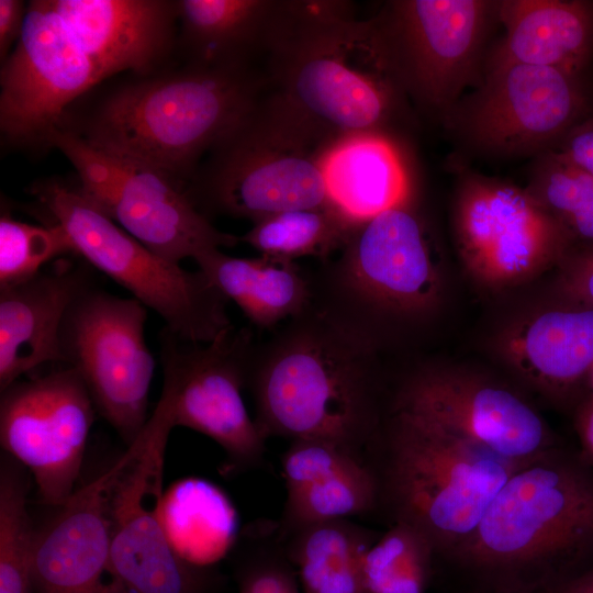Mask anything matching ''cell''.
<instances>
[{
    "label": "cell",
    "mask_w": 593,
    "mask_h": 593,
    "mask_svg": "<svg viewBox=\"0 0 593 593\" xmlns=\"http://www.w3.org/2000/svg\"><path fill=\"white\" fill-rule=\"evenodd\" d=\"M532 593H593V563L549 582Z\"/></svg>",
    "instance_id": "f35d334b"
},
{
    "label": "cell",
    "mask_w": 593,
    "mask_h": 593,
    "mask_svg": "<svg viewBox=\"0 0 593 593\" xmlns=\"http://www.w3.org/2000/svg\"><path fill=\"white\" fill-rule=\"evenodd\" d=\"M27 4L21 0H0V59L9 56L18 43L26 15Z\"/></svg>",
    "instance_id": "74e56055"
},
{
    "label": "cell",
    "mask_w": 593,
    "mask_h": 593,
    "mask_svg": "<svg viewBox=\"0 0 593 593\" xmlns=\"http://www.w3.org/2000/svg\"><path fill=\"white\" fill-rule=\"evenodd\" d=\"M358 223L333 204L298 209L254 223L239 242L260 256L288 261L316 257L325 262L344 247Z\"/></svg>",
    "instance_id": "f546056e"
},
{
    "label": "cell",
    "mask_w": 593,
    "mask_h": 593,
    "mask_svg": "<svg viewBox=\"0 0 593 593\" xmlns=\"http://www.w3.org/2000/svg\"><path fill=\"white\" fill-rule=\"evenodd\" d=\"M102 81L49 1H30L21 36L1 63L3 143L32 154L46 153L67 110Z\"/></svg>",
    "instance_id": "5bb4252c"
},
{
    "label": "cell",
    "mask_w": 593,
    "mask_h": 593,
    "mask_svg": "<svg viewBox=\"0 0 593 593\" xmlns=\"http://www.w3.org/2000/svg\"><path fill=\"white\" fill-rule=\"evenodd\" d=\"M311 279L312 305L376 353L392 324L432 316L443 300L437 251L412 198L359 222Z\"/></svg>",
    "instance_id": "8992f818"
},
{
    "label": "cell",
    "mask_w": 593,
    "mask_h": 593,
    "mask_svg": "<svg viewBox=\"0 0 593 593\" xmlns=\"http://www.w3.org/2000/svg\"><path fill=\"white\" fill-rule=\"evenodd\" d=\"M30 193L42 208L44 222L65 231L74 255L157 313L177 337L208 344L234 327L227 314L228 300L201 270H187L148 249L85 197L77 184L40 180Z\"/></svg>",
    "instance_id": "52a82bcc"
},
{
    "label": "cell",
    "mask_w": 593,
    "mask_h": 593,
    "mask_svg": "<svg viewBox=\"0 0 593 593\" xmlns=\"http://www.w3.org/2000/svg\"><path fill=\"white\" fill-rule=\"evenodd\" d=\"M376 357L311 305L254 346L246 388L259 430L266 439L332 441L362 458L387 398Z\"/></svg>",
    "instance_id": "3957f363"
},
{
    "label": "cell",
    "mask_w": 593,
    "mask_h": 593,
    "mask_svg": "<svg viewBox=\"0 0 593 593\" xmlns=\"http://www.w3.org/2000/svg\"><path fill=\"white\" fill-rule=\"evenodd\" d=\"M231 555L239 593H300L276 521L244 526Z\"/></svg>",
    "instance_id": "836d02e7"
},
{
    "label": "cell",
    "mask_w": 593,
    "mask_h": 593,
    "mask_svg": "<svg viewBox=\"0 0 593 593\" xmlns=\"http://www.w3.org/2000/svg\"><path fill=\"white\" fill-rule=\"evenodd\" d=\"M586 111L580 75L492 55L478 88L445 119L477 148L519 156L552 149Z\"/></svg>",
    "instance_id": "4fadbf2b"
},
{
    "label": "cell",
    "mask_w": 593,
    "mask_h": 593,
    "mask_svg": "<svg viewBox=\"0 0 593 593\" xmlns=\"http://www.w3.org/2000/svg\"><path fill=\"white\" fill-rule=\"evenodd\" d=\"M575 429L584 460L593 467V396L584 401L577 411Z\"/></svg>",
    "instance_id": "ab89813d"
},
{
    "label": "cell",
    "mask_w": 593,
    "mask_h": 593,
    "mask_svg": "<svg viewBox=\"0 0 593 593\" xmlns=\"http://www.w3.org/2000/svg\"><path fill=\"white\" fill-rule=\"evenodd\" d=\"M504 36L492 55L581 75L593 55V3L582 0H502Z\"/></svg>",
    "instance_id": "cb8c5ba5"
},
{
    "label": "cell",
    "mask_w": 593,
    "mask_h": 593,
    "mask_svg": "<svg viewBox=\"0 0 593 593\" xmlns=\"http://www.w3.org/2000/svg\"><path fill=\"white\" fill-rule=\"evenodd\" d=\"M389 395L514 462H528L557 447L551 429L528 401L479 374L424 366L400 379Z\"/></svg>",
    "instance_id": "ac0fdd59"
},
{
    "label": "cell",
    "mask_w": 593,
    "mask_h": 593,
    "mask_svg": "<svg viewBox=\"0 0 593 593\" xmlns=\"http://www.w3.org/2000/svg\"><path fill=\"white\" fill-rule=\"evenodd\" d=\"M497 1L393 0L372 16L406 98L446 118L478 72Z\"/></svg>",
    "instance_id": "7c38bea8"
},
{
    "label": "cell",
    "mask_w": 593,
    "mask_h": 593,
    "mask_svg": "<svg viewBox=\"0 0 593 593\" xmlns=\"http://www.w3.org/2000/svg\"><path fill=\"white\" fill-rule=\"evenodd\" d=\"M51 147L71 163L82 194L158 256L180 264L239 242L217 230L168 175L97 150L59 128L52 134Z\"/></svg>",
    "instance_id": "30bf717a"
},
{
    "label": "cell",
    "mask_w": 593,
    "mask_h": 593,
    "mask_svg": "<svg viewBox=\"0 0 593 593\" xmlns=\"http://www.w3.org/2000/svg\"><path fill=\"white\" fill-rule=\"evenodd\" d=\"M377 488L374 515L407 523L450 558L522 465L504 459L387 394L362 451ZM526 463V462H525Z\"/></svg>",
    "instance_id": "277c9868"
},
{
    "label": "cell",
    "mask_w": 593,
    "mask_h": 593,
    "mask_svg": "<svg viewBox=\"0 0 593 593\" xmlns=\"http://www.w3.org/2000/svg\"><path fill=\"white\" fill-rule=\"evenodd\" d=\"M265 57V104L324 147L391 135L406 99L372 18L338 0H279Z\"/></svg>",
    "instance_id": "6da1fadb"
},
{
    "label": "cell",
    "mask_w": 593,
    "mask_h": 593,
    "mask_svg": "<svg viewBox=\"0 0 593 593\" xmlns=\"http://www.w3.org/2000/svg\"><path fill=\"white\" fill-rule=\"evenodd\" d=\"M159 345L163 380L174 391L175 427L214 440L225 455L223 475L259 468L266 438L242 396L255 346L251 333L232 327L211 343L193 344L164 327Z\"/></svg>",
    "instance_id": "9a60e30c"
},
{
    "label": "cell",
    "mask_w": 593,
    "mask_h": 593,
    "mask_svg": "<svg viewBox=\"0 0 593 593\" xmlns=\"http://www.w3.org/2000/svg\"><path fill=\"white\" fill-rule=\"evenodd\" d=\"M526 190L566 231L572 245H593V177L550 149L536 160Z\"/></svg>",
    "instance_id": "d6a6232c"
},
{
    "label": "cell",
    "mask_w": 593,
    "mask_h": 593,
    "mask_svg": "<svg viewBox=\"0 0 593 593\" xmlns=\"http://www.w3.org/2000/svg\"><path fill=\"white\" fill-rule=\"evenodd\" d=\"M27 470L0 458V593H34L35 525L27 507Z\"/></svg>",
    "instance_id": "4dcf8cb0"
},
{
    "label": "cell",
    "mask_w": 593,
    "mask_h": 593,
    "mask_svg": "<svg viewBox=\"0 0 593 593\" xmlns=\"http://www.w3.org/2000/svg\"><path fill=\"white\" fill-rule=\"evenodd\" d=\"M559 266L562 302L593 307V245H572Z\"/></svg>",
    "instance_id": "d590c367"
},
{
    "label": "cell",
    "mask_w": 593,
    "mask_h": 593,
    "mask_svg": "<svg viewBox=\"0 0 593 593\" xmlns=\"http://www.w3.org/2000/svg\"><path fill=\"white\" fill-rule=\"evenodd\" d=\"M589 379H590L591 385H592V388H593V369H592V371H591V374H590V378H589ZM592 396H593V394H592Z\"/></svg>",
    "instance_id": "b9f144b4"
},
{
    "label": "cell",
    "mask_w": 593,
    "mask_h": 593,
    "mask_svg": "<svg viewBox=\"0 0 593 593\" xmlns=\"http://www.w3.org/2000/svg\"><path fill=\"white\" fill-rule=\"evenodd\" d=\"M286 503L280 534L354 516L373 515L374 479L363 459L327 440L296 439L281 457Z\"/></svg>",
    "instance_id": "7402d4cb"
},
{
    "label": "cell",
    "mask_w": 593,
    "mask_h": 593,
    "mask_svg": "<svg viewBox=\"0 0 593 593\" xmlns=\"http://www.w3.org/2000/svg\"><path fill=\"white\" fill-rule=\"evenodd\" d=\"M118 459L35 525L34 593H125L111 564L109 489Z\"/></svg>",
    "instance_id": "d6986e66"
},
{
    "label": "cell",
    "mask_w": 593,
    "mask_h": 593,
    "mask_svg": "<svg viewBox=\"0 0 593 593\" xmlns=\"http://www.w3.org/2000/svg\"><path fill=\"white\" fill-rule=\"evenodd\" d=\"M74 254L65 231L57 224H31L3 211L0 216V287L27 280L52 260Z\"/></svg>",
    "instance_id": "e575fe53"
},
{
    "label": "cell",
    "mask_w": 593,
    "mask_h": 593,
    "mask_svg": "<svg viewBox=\"0 0 593 593\" xmlns=\"http://www.w3.org/2000/svg\"><path fill=\"white\" fill-rule=\"evenodd\" d=\"M452 217L467 271L489 289L536 277L559 265L572 246L566 231L526 189L478 174L460 179Z\"/></svg>",
    "instance_id": "2e32d148"
},
{
    "label": "cell",
    "mask_w": 593,
    "mask_h": 593,
    "mask_svg": "<svg viewBox=\"0 0 593 593\" xmlns=\"http://www.w3.org/2000/svg\"><path fill=\"white\" fill-rule=\"evenodd\" d=\"M436 556L421 529L403 522L391 524L365 555V593H424Z\"/></svg>",
    "instance_id": "1f68e13d"
},
{
    "label": "cell",
    "mask_w": 593,
    "mask_h": 593,
    "mask_svg": "<svg viewBox=\"0 0 593 593\" xmlns=\"http://www.w3.org/2000/svg\"><path fill=\"white\" fill-rule=\"evenodd\" d=\"M90 269L59 259L27 280L0 287V391L46 363L61 362L64 320L93 284Z\"/></svg>",
    "instance_id": "44dd1931"
},
{
    "label": "cell",
    "mask_w": 593,
    "mask_h": 593,
    "mask_svg": "<svg viewBox=\"0 0 593 593\" xmlns=\"http://www.w3.org/2000/svg\"><path fill=\"white\" fill-rule=\"evenodd\" d=\"M552 149L593 177V116L571 127Z\"/></svg>",
    "instance_id": "8d00e7d4"
},
{
    "label": "cell",
    "mask_w": 593,
    "mask_h": 593,
    "mask_svg": "<svg viewBox=\"0 0 593 593\" xmlns=\"http://www.w3.org/2000/svg\"><path fill=\"white\" fill-rule=\"evenodd\" d=\"M501 350L533 388L569 396L593 369V307L562 302L534 312L505 331Z\"/></svg>",
    "instance_id": "603a6c76"
},
{
    "label": "cell",
    "mask_w": 593,
    "mask_h": 593,
    "mask_svg": "<svg viewBox=\"0 0 593 593\" xmlns=\"http://www.w3.org/2000/svg\"><path fill=\"white\" fill-rule=\"evenodd\" d=\"M103 80L177 63V0H48Z\"/></svg>",
    "instance_id": "ffe728a7"
},
{
    "label": "cell",
    "mask_w": 593,
    "mask_h": 593,
    "mask_svg": "<svg viewBox=\"0 0 593 593\" xmlns=\"http://www.w3.org/2000/svg\"><path fill=\"white\" fill-rule=\"evenodd\" d=\"M279 535L303 593H365L362 561L378 532L335 519Z\"/></svg>",
    "instance_id": "f1b7e54d"
},
{
    "label": "cell",
    "mask_w": 593,
    "mask_h": 593,
    "mask_svg": "<svg viewBox=\"0 0 593 593\" xmlns=\"http://www.w3.org/2000/svg\"><path fill=\"white\" fill-rule=\"evenodd\" d=\"M449 559L527 592L592 564L593 467L558 446L522 465Z\"/></svg>",
    "instance_id": "5b68a950"
},
{
    "label": "cell",
    "mask_w": 593,
    "mask_h": 593,
    "mask_svg": "<svg viewBox=\"0 0 593 593\" xmlns=\"http://www.w3.org/2000/svg\"><path fill=\"white\" fill-rule=\"evenodd\" d=\"M324 150L271 112L262 99L206 155L184 190L208 219L223 215L253 224L286 211L328 205Z\"/></svg>",
    "instance_id": "ba28073f"
},
{
    "label": "cell",
    "mask_w": 593,
    "mask_h": 593,
    "mask_svg": "<svg viewBox=\"0 0 593 593\" xmlns=\"http://www.w3.org/2000/svg\"><path fill=\"white\" fill-rule=\"evenodd\" d=\"M321 163L331 203L356 222L412 198L410 175L392 136L343 137L325 148Z\"/></svg>",
    "instance_id": "d4e9b609"
},
{
    "label": "cell",
    "mask_w": 593,
    "mask_h": 593,
    "mask_svg": "<svg viewBox=\"0 0 593 593\" xmlns=\"http://www.w3.org/2000/svg\"><path fill=\"white\" fill-rule=\"evenodd\" d=\"M174 394L163 388L137 439L118 458L109 489L111 564L125 593H214L217 575L184 561L159 516Z\"/></svg>",
    "instance_id": "9c48e42d"
},
{
    "label": "cell",
    "mask_w": 593,
    "mask_h": 593,
    "mask_svg": "<svg viewBox=\"0 0 593 593\" xmlns=\"http://www.w3.org/2000/svg\"><path fill=\"white\" fill-rule=\"evenodd\" d=\"M278 0H177V61L253 67L265 56Z\"/></svg>",
    "instance_id": "484cf974"
},
{
    "label": "cell",
    "mask_w": 593,
    "mask_h": 593,
    "mask_svg": "<svg viewBox=\"0 0 593 593\" xmlns=\"http://www.w3.org/2000/svg\"><path fill=\"white\" fill-rule=\"evenodd\" d=\"M194 261L228 302H234L259 328H272L312 305L311 278L295 261L260 255L235 257L221 248L210 249Z\"/></svg>",
    "instance_id": "4316f807"
},
{
    "label": "cell",
    "mask_w": 593,
    "mask_h": 593,
    "mask_svg": "<svg viewBox=\"0 0 593 593\" xmlns=\"http://www.w3.org/2000/svg\"><path fill=\"white\" fill-rule=\"evenodd\" d=\"M267 79L254 67L177 61L94 86L59 125L88 146L153 167L183 187L201 160L258 108Z\"/></svg>",
    "instance_id": "7a4b0ae2"
},
{
    "label": "cell",
    "mask_w": 593,
    "mask_h": 593,
    "mask_svg": "<svg viewBox=\"0 0 593 593\" xmlns=\"http://www.w3.org/2000/svg\"><path fill=\"white\" fill-rule=\"evenodd\" d=\"M147 307L97 288L83 290L60 332L65 366L82 379L97 413L126 447L144 429L155 359L145 338Z\"/></svg>",
    "instance_id": "8fae6325"
},
{
    "label": "cell",
    "mask_w": 593,
    "mask_h": 593,
    "mask_svg": "<svg viewBox=\"0 0 593 593\" xmlns=\"http://www.w3.org/2000/svg\"><path fill=\"white\" fill-rule=\"evenodd\" d=\"M0 444L32 475L41 503L63 504L77 489L97 410L71 367L0 391Z\"/></svg>",
    "instance_id": "e0dca14e"
},
{
    "label": "cell",
    "mask_w": 593,
    "mask_h": 593,
    "mask_svg": "<svg viewBox=\"0 0 593 593\" xmlns=\"http://www.w3.org/2000/svg\"><path fill=\"white\" fill-rule=\"evenodd\" d=\"M159 516L175 551L201 568H210L231 553L242 530L232 500L201 478H184L165 490Z\"/></svg>",
    "instance_id": "83f0119b"
},
{
    "label": "cell",
    "mask_w": 593,
    "mask_h": 593,
    "mask_svg": "<svg viewBox=\"0 0 593 593\" xmlns=\"http://www.w3.org/2000/svg\"><path fill=\"white\" fill-rule=\"evenodd\" d=\"M486 593H532L522 590H489Z\"/></svg>",
    "instance_id": "60d3db41"
}]
</instances>
